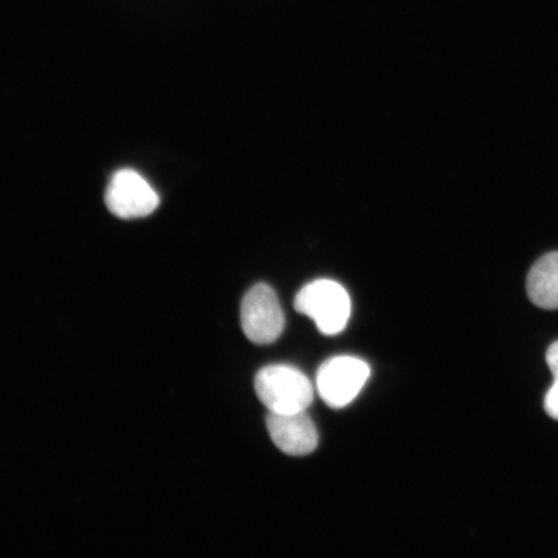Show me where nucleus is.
I'll use <instances>...</instances> for the list:
<instances>
[{
  "mask_svg": "<svg viewBox=\"0 0 558 558\" xmlns=\"http://www.w3.org/2000/svg\"><path fill=\"white\" fill-rule=\"evenodd\" d=\"M544 409L550 417L558 421V384L554 383L549 388L546 399H544Z\"/></svg>",
  "mask_w": 558,
  "mask_h": 558,
  "instance_id": "obj_8",
  "label": "nucleus"
},
{
  "mask_svg": "<svg viewBox=\"0 0 558 558\" xmlns=\"http://www.w3.org/2000/svg\"><path fill=\"white\" fill-rule=\"evenodd\" d=\"M295 310L312 318L320 332L331 337L345 329L352 303L343 286L331 279H317L298 292Z\"/></svg>",
  "mask_w": 558,
  "mask_h": 558,
  "instance_id": "obj_2",
  "label": "nucleus"
},
{
  "mask_svg": "<svg viewBox=\"0 0 558 558\" xmlns=\"http://www.w3.org/2000/svg\"><path fill=\"white\" fill-rule=\"evenodd\" d=\"M547 365L554 375V383L558 384V341H555L547 351Z\"/></svg>",
  "mask_w": 558,
  "mask_h": 558,
  "instance_id": "obj_9",
  "label": "nucleus"
},
{
  "mask_svg": "<svg viewBox=\"0 0 558 558\" xmlns=\"http://www.w3.org/2000/svg\"><path fill=\"white\" fill-rule=\"evenodd\" d=\"M255 390L269 413H303L313 402L312 383L291 366L264 367L256 375Z\"/></svg>",
  "mask_w": 558,
  "mask_h": 558,
  "instance_id": "obj_1",
  "label": "nucleus"
},
{
  "mask_svg": "<svg viewBox=\"0 0 558 558\" xmlns=\"http://www.w3.org/2000/svg\"><path fill=\"white\" fill-rule=\"evenodd\" d=\"M244 335L255 344L275 343L284 329V316L274 289L265 283L255 284L244 295L241 305Z\"/></svg>",
  "mask_w": 558,
  "mask_h": 558,
  "instance_id": "obj_3",
  "label": "nucleus"
},
{
  "mask_svg": "<svg viewBox=\"0 0 558 558\" xmlns=\"http://www.w3.org/2000/svg\"><path fill=\"white\" fill-rule=\"evenodd\" d=\"M267 428L277 448L291 457H304L317 449L318 432L312 418L303 413H269Z\"/></svg>",
  "mask_w": 558,
  "mask_h": 558,
  "instance_id": "obj_6",
  "label": "nucleus"
},
{
  "mask_svg": "<svg viewBox=\"0 0 558 558\" xmlns=\"http://www.w3.org/2000/svg\"><path fill=\"white\" fill-rule=\"evenodd\" d=\"M530 300L542 310H558V253L544 255L530 269L526 281Z\"/></svg>",
  "mask_w": 558,
  "mask_h": 558,
  "instance_id": "obj_7",
  "label": "nucleus"
},
{
  "mask_svg": "<svg viewBox=\"0 0 558 558\" xmlns=\"http://www.w3.org/2000/svg\"><path fill=\"white\" fill-rule=\"evenodd\" d=\"M105 202L110 213L121 219L145 218L156 211L159 195L142 173L122 169L111 177Z\"/></svg>",
  "mask_w": 558,
  "mask_h": 558,
  "instance_id": "obj_5",
  "label": "nucleus"
},
{
  "mask_svg": "<svg viewBox=\"0 0 558 558\" xmlns=\"http://www.w3.org/2000/svg\"><path fill=\"white\" fill-rule=\"evenodd\" d=\"M372 375L365 361L349 355L331 359L319 367L317 389L333 409L345 408L357 397Z\"/></svg>",
  "mask_w": 558,
  "mask_h": 558,
  "instance_id": "obj_4",
  "label": "nucleus"
}]
</instances>
